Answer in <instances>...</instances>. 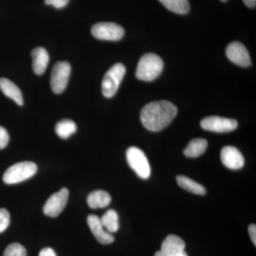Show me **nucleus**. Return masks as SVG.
<instances>
[{"instance_id": "nucleus-1", "label": "nucleus", "mask_w": 256, "mask_h": 256, "mask_svg": "<svg viewBox=\"0 0 256 256\" xmlns=\"http://www.w3.org/2000/svg\"><path fill=\"white\" fill-rule=\"evenodd\" d=\"M178 112V108L170 101H154L141 110V122L148 130L158 132L171 124Z\"/></svg>"}, {"instance_id": "nucleus-3", "label": "nucleus", "mask_w": 256, "mask_h": 256, "mask_svg": "<svg viewBox=\"0 0 256 256\" xmlns=\"http://www.w3.org/2000/svg\"><path fill=\"white\" fill-rule=\"evenodd\" d=\"M37 172V166L32 162L25 161L12 165L3 175V181L6 184H15L32 178Z\"/></svg>"}, {"instance_id": "nucleus-24", "label": "nucleus", "mask_w": 256, "mask_h": 256, "mask_svg": "<svg viewBox=\"0 0 256 256\" xmlns=\"http://www.w3.org/2000/svg\"><path fill=\"white\" fill-rule=\"evenodd\" d=\"M10 141V136L8 131L0 126V150L4 149L8 146Z\"/></svg>"}, {"instance_id": "nucleus-13", "label": "nucleus", "mask_w": 256, "mask_h": 256, "mask_svg": "<svg viewBox=\"0 0 256 256\" xmlns=\"http://www.w3.org/2000/svg\"><path fill=\"white\" fill-rule=\"evenodd\" d=\"M185 242L176 235H170L162 244L161 252L165 256H176L185 252Z\"/></svg>"}, {"instance_id": "nucleus-29", "label": "nucleus", "mask_w": 256, "mask_h": 256, "mask_svg": "<svg viewBox=\"0 0 256 256\" xmlns=\"http://www.w3.org/2000/svg\"><path fill=\"white\" fill-rule=\"evenodd\" d=\"M154 256H165L161 252H158L154 254Z\"/></svg>"}, {"instance_id": "nucleus-31", "label": "nucleus", "mask_w": 256, "mask_h": 256, "mask_svg": "<svg viewBox=\"0 0 256 256\" xmlns=\"http://www.w3.org/2000/svg\"><path fill=\"white\" fill-rule=\"evenodd\" d=\"M220 1L223 2H226L227 0H220Z\"/></svg>"}, {"instance_id": "nucleus-27", "label": "nucleus", "mask_w": 256, "mask_h": 256, "mask_svg": "<svg viewBox=\"0 0 256 256\" xmlns=\"http://www.w3.org/2000/svg\"><path fill=\"white\" fill-rule=\"evenodd\" d=\"M38 256H57L54 250L50 248H45L42 249Z\"/></svg>"}, {"instance_id": "nucleus-22", "label": "nucleus", "mask_w": 256, "mask_h": 256, "mask_svg": "<svg viewBox=\"0 0 256 256\" xmlns=\"http://www.w3.org/2000/svg\"><path fill=\"white\" fill-rule=\"evenodd\" d=\"M26 250L21 244L18 242L10 244L5 249L3 256H26Z\"/></svg>"}, {"instance_id": "nucleus-17", "label": "nucleus", "mask_w": 256, "mask_h": 256, "mask_svg": "<svg viewBox=\"0 0 256 256\" xmlns=\"http://www.w3.org/2000/svg\"><path fill=\"white\" fill-rule=\"evenodd\" d=\"M207 146H208V142L205 139L196 138V139L192 140L184 150V154L188 158H198L205 152Z\"/></svg>"}, {"instance_id": "nucleus-28", "label": "nucleus", "mask_w": 256, "mask_h": 256, "mask_svg": "<svg viewBox=\"0 0 256 256\" xmlns=\"http://www.w3.org/2000/svg\"><path fill=\"white\" fill-rule=\"evenodd\" d=\"M242 1H244V4L248 8H256V0H242Z\"/></svg>"}, {"instance_id": "nucleus-15", "label": "nucleus", "mask_w": 256, "mask_h": 256, "mask_svg": "<svg viewBox=\"0 0 256 256\" xmlns=\"http://www.w3.org/2000/svg\"><path fill=\"white\" fill-rule=\"evenodd\" d=\"M0 90L18 106H23V95L18 86L8 78H0Z\"/></svg>"}, {"instance_id": "nucleus-19", "label": "nucleus", "mask_w": 256, "mask_h": 256, "mask_svg": "<svg viewBox=\"0 0 256 256\" xmlns=\"http://www.w3.org/2000/svg\"><path fill=\"white\" fill-rule=\"evenodd\" d=\"M100 218L104 228L109 233H116L118 230L119 218L116 210H107Z\"/></svg>"}, {"instance_id": "nucleus-25", "label": "nucleus", "mask_w": 256, "mask_h": 256, "mask_svg": "<svg viewBox=\"0 0 256 256\" xmlns=\"http://www.w3.org/2000/svg\"><path fill=\"white\" fill-rule=\"evenodd\" d=\"M70 0H45V4L52 5L56 9H62L68 4Z\"/></svg>"}, {"instance_id": "nucleus-18", "label": "nucleus", "mask_w": 256, "mask_h": 256, "mask_svg": "<svg viewBox=\"0 0 256 256\" xmlns=\"http://www.w3.org/2000/svg\"><path fill=\"white\" fill-rule=\"evenodd\" d=\"M176 182L178 186H181L184 190L192 192L195 194L204 195L206 193V188L202 184L194 181L192 178L186 176H178L176 178Z\"/></svg>"}, {"instance_id": "nucleus-8", "label": "nucleus", "mask_w": 256, "mask_h": 256, "mask_svg": "<svg viewBox=\"0 0 256 256\" xmlns=\"http://www.w3.org/2000/svg\"><path fill=\"white\" fill-rule=\"evenodd\" d=\"M69 192L68 188H62L60 192L53 194L47 200L43 212L50 217H57L63 212L68 202Z\"/></svg>"}, {"instance_id": "nucleus-23", "label": "nucleus", "mask_w": 256, "mask_h": 256, "mask_svg": "<svg viewBox=\"0 0 256 256\" xmlns=\"http://www.w3.org/2000/svg\"><path fill=\"white\" fill-rule=\"evenodd\" d=\"M10 224L9 212L5 208H0V234L8 228Z\"/></svg>"}, {"instance_id": "nucleus-7", "label": "nucleus", "mask_w": 256, "mask_h": 256, "mask_svg": "<svg viewBox=\"0 0 256 256\" xmlns=\"http://www.w3.org/2000/svg\"><path fill=\"white\" fill-rule=\"evenodd\" d=\"M92 33L98 40L116 42L124 36V30L116 23L100 22L92 26Z\"/></svg>"}, {"instance_id": "nucleus-10", "label": "nucleus", "mask_w": 256, "mask_h": 256, "mask_svg": "<svg viewBox=\"0 0 256 256\" xmlns=\"http://www.w3.org/2000/svg\"><path fill=\"white\" fill-rule=\"evenodd\" d=\"M227 57L233 63L242 67H248L252 65L250 55L244 44L238 42H233L227 46Z\"/></svg>"}, {"instance_id": "nucleus-9", "label": "nucleus", "mask_w": 256, "mask_h": 256, "mask_svg": "<svg viewBox=\"0 0 256 256\" xmlns=\"http://www.w3.org/2000/svg\"><path fill=\"white\" fill-rule=\"evenodd\" d=\"M201 127L205 130L214 132H228L238 128V122L236 120L210 116L201 121Z\"/></svg>"}, {"instance_id": "nucleus-26", "label": "nucleus", "mask_w": 256, "mask_h": 256, "mask_svg": "<svg viewBox=\"0 0 256 256\" xmlns=\"http://www.w3.org/2000/svg\"><path fill=\"white\" fill-rule=\"evenodd\" d=\"M249 234H250V238L254 246H256V224H252L248 228Z\"/></svg>"}, {"instance_id": "nucleus-14", "label": "nucleus", "mask_w": 256, "mask_h": 256, "mask_svg": "<svg viewBox=\"0 0 256 256\" xmlns=\"http://www.w3.org/2000/svg\"><path fill=\"white\" fill-rule=\"evenodd\" d=\"M32 68L36 75H42L48 66L50 56L44 48L37 47L32 52Z\"/></svg>"}, {"instance_id": "nucleus-12", "label": "nucleus", "mask_w": 256, "mask_h": 256, "mask_svg": "<svg viewBox=\"0 0 256 256\" xmlns=\"http://www.w3.org/2000/svg\"><path fill=\"white\" fill-rule=\"evenodd\" d=\"M87 222L89 228L98 242L104 245H108L114 242V236L106 230L98 216L96 215L88 216Z\"/></svg>"}, {"instance_id": "nucleus-4", "label": "nucleus", "mask_w": 256, "mask_h": 256, "mask_svg": "<svg viewBox=\"0 0 256 256\" xmlns=\"http://www.w3.org/2000/svg\"><path fill=\"white\" fill-rule=\"evenodd\" d=\"M126 68L124 64H114L107 72L102 82V95L108 98L114 97L124 78Z\"/></svg>"}, {"instance_id": "nucleus-21", "label": "nucleus", "mask_w": 256, "mask_h": 256, "mask_svg": "<svg viewBox=\"0 0 256 256\" xmlns=\"http://www.w3.org/2000/svg\"><path fill=\"white\" fill-rule=\"evenodd\" d=\"M76 124L72 120L64 119L56 124L55 132L58 137L62 139H67L76 132Z\"/></svg>"}, {"instance_id": "nucleus-11", "label": "nucleus", "mask_w": 256, "mask_h": 256, "mask_svg": "<svg viewBox=\"0 0 256 256\" xmlns=\"http://www.w3.org/2000/svg\"><path fill=\"white\" fill-rule=\"evenodd\" d=\"M220 160L224 166L234 170L242 169L245 162L242 152L233 146L223 148L220 152Z\"/></svg>"}, {"instance_id": "nucleus-5", "label": "nucleus", "mask_w": 256, "mask_h": 256, "mask_svg": "<svg viewBox=\"0 0 256 256\" xmlns=\"http://www.w3.org/2000/svg\"><path fill=\"white\" fill-rule=\"evenodd\" d=\"M128 164L139 178H148L150 176V165L148 158L140 148L130 146L126 153Z\"/></svg>"}, {"instance_id": "nucleus-6", "label": "nucleus", "mask_w": 256, "mask_h": 256, "mask_svg": "<svg viewBox=\"0 0 256 256\" xmlns=\"http://www.w3.org/2000/svg\"><path fill=\"white\" fill-rule=\"evenodd\" d=\"M70 72L72 68L68 62H58L55 64L50 75V87L54 94H62L66 88Z\"/></svg>"}, {"instance_id": "nucleus-30", "label": "nucleus", "mask_w": 256, "mask_h": 256, "mask_svg": "<svg viewBox=\"0 0 256 256\" xmlns=\"http://www.w3.org/2000/svg\"><path fill=\"white\" fill-rule=\"evenodd\" d=\"M176 256H188V254H186V252H181V254H178V255Z\"/></svg>"}, {"instance_id": "nucleus-16", "label": "nucleus", "mask_w": 256, "mask_h": 256, "mask_svg": "<svg viewBox=\"0 0 256 256\" xmlns=\"http://www.w3.org/2000/svg\"><path fill=\"white\" fill-rule=\"evenodd\" d=\"M87 202L92 208H105L111 203V196L107 192L97 190L92 192L88 195Z\"/></svg>"}, {"instance_id": "nucleus-20", "label": "nucleus", "mask_w": 256, "mask_h": 256, "mask_svg": "<svg viewBox=\"0 0 256 256\" xmlns=\"http://www.w3.org/2000/svg\"><path fill=\"white\" fill-rule=\"evenodd\" d=\"M165 8L178 14H188L190 10L188 0H159Z\"/></svg>"}, {"instance_id": "nucleus-2", "label": "nucleus", "mask_w": 256, "mask_h": 256, "mask_svg": "<svg viewBox=\"0 0 256 256\" xmlns=\"http://www.w3.org/2000/svg\"><path fill=\"white\" fill-rule=\"evenodd\" d=\"M164 63L159 56L154 54L143 55L138 62L136 78L143 82H152L162 72Z\"/></svg>"}]
</instances>
